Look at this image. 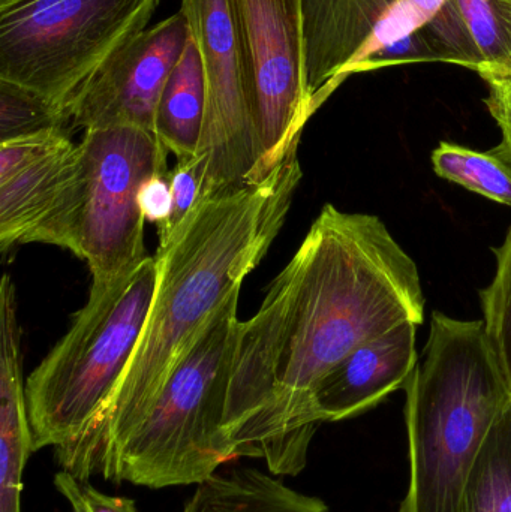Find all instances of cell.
Instances as JSON below:
<instances>
[{
    "label": "cell",
    "instance_id": "8992f818",
    "mask_svg": "<svg viewBox=\"0 0 511 512\" xmlns=\"http://www.w3.org/2000/svg\"><path fill=\"white\" fill-rule=\"evenodd\" d=\"M161 0H0V78L65 111Z\"/></svg>",
    "mask_w": 511,
    "mask_h": 512
},
{
    "label": "cell",
    "instance_id": "4316f807",
    "mask_svg": "<svg viewBox=\"0 0 511 512\" xmlns=\"http://www.w3.org/2000/svg\"><path fill=\"white\" fill-rule=\"evenodd\" d=\"M140 206L144 219L161 228L170 218L173 207L170 173L152 177L144 183L140 194Z\"/></svg>",
    "mask_w": 511,
    "mask_h": 512
},
{
    "label": "cell",
    "instance_id": "e0dca14e",
    "mask_svg": "<svg viewBox=\"0 0 511 512\" xmlns=\"http://www.w3.org/2000/svg\"><path fill=\"white\" fill-rule=\"evenodd\" d=\"M182 512H330L326 502L260 469L216 472L198 484Z\"/></svg>",
    "mask_w": 511,
    "mask_h": 512
},
{
    "label": "cell",
    "instance_id": "8fae6325",
    "mask_svg": "<svg viewBox=\"0 0 511 512\" xmlns=\"http://www.w3.org/2000/svg\"><path fill=\"white\" fill-rule=\"evenodd\" d=\"M306 92L320 108L381 48L419 30L405 0H302Z\"/></svg>",
    "mask_w": 511,
    "mask_h": 512
},
{
    "label": "cell",
    "instance_id": "3957f363",
    "mask_svg": "<svg viewBox=\"0 0 511 512\" xmlns=\"http://www.w3.org/2000/svg\"><path fill=\"white\" fill-rule=\"evenodd\" d=\"M423 352L405 385L410 483L398 512H459L511 388L483 319L432 313Z\"/></svg>",
    "mask_w": 511,
    "mask_h": 512
},
{
    "label": "cell",
    "instance_id": "7c38bea8",
    "mask_svg": "<svg viewBox=\"0 0 511 512\" xmlns=\"http://www.w3.org/2000/svg\"><path fill=\"white\" fill-rule=\"evenodd\" d=\"M81 189V150L66 143L0 182V251L44 243L71 249Z\"/></svg>",
    "mask_w": 511,
    "mask_h": 512
},
{
    "label": "cell",
    "instance_id": "2e32d148",
    "mask_svg": "<svg viewBox=\"0 0 511 512\" xmlns=\"http://www.w3.org/2000/svg\"><path fill=\"white\" fill-rule=\"evenodd\" d=\"M207 111L203 62L194 36L171 69L159 96L155 135L176 159L197 156Z\"/></svg>",
    "mask_w": 511,
    "mask_h": 512
},
{
    "label": "cell",
    "instance_id": "9c48e42d",
    "mask_svg": "<svg viewBox=\"0 0 511 512\" xmlns=\"http://www.w3.org/2000/svg\"><path fill=\"white\" fill-rule=\"evenodd\" d=\"M197 41L207 86V111L197 159L204 171L201 198L249 182L261 173V149L245 63L228 0H182Z\"/></svg>",
    "mask_w": 511,
    "mask_h": 512
},
{
    "label": "cell",
    "instance_id": "ac0fdd59",
    "mask_svg": "<svg viewBox=\"0 0 511 512\" xmlns=\"http://www.w3.org/2000/svg\"><path fill=\"white\" fill-rule=\"evenodd\" d=\"M459 512H511V399L468 475Z\"/></svg>",
    "mask_w": 511,
    "mask_h": 512
},
{
    "label": "cell",
    "instance_id": "7a4b0ae2",
    "mask_svg": "<svg viewBox=\"0 0 511 512\" xmlns=\"http://www.w3.org/2000/svg\"><path fill=\"white\" fill-rule=\"evenodd\" d=\"M299 147L261 182L200 198L159 246L149 319L116 390L86 435L60 450L63 471L89 481L143 420L162 385L210 319L242 289L287 219L302 179Z\"/></svg>",
    "mask_w": 511,
    "mask_h": 512
},
{
    "label": "cell",
    "instance_id": "6da1fadb",
    "mask_svg": "<svg viewBox=\"0 0 511 512\" xmlns=\"http://www.w3.org/2000/svg\"><path fill=\"white\" fill-rule=\"evenodd\" d=\"M416 262L380 218L326 204L260 310L240 324L222 433L276 477L305 469L318 382L357 346L425 319Z\"/></svg>",
    "mask_w": 511,
    "mask_h": 512
},
{
    "label": "cell",
    "instance_id": "9a60e30c",
    "mask_svg": "<svg viewBox=\"0 0 511 512\" xmlns=\"http://www.w3.org/2000/svg\"><path fill=\"white\" fill-rule=\"evenodd\" d=\"M422 30L440 62L511 71V0H449Z\"/></svg>",
    "mask_w": 511,
    "mask_h": 512
},
{
    "label": "cell",
    "instance_id": "83f0119b",
    "mask_svg": "<svg viewBox=\"0 0 511 512\" xmlns=\"http://www.w3.org/2000/svg\"><path fill=\"white\" fill-rule=\"evenodd\" d=\"M420 26L428 24L449 0H405Z\"/></svg>",
    "mask_w": 511,
    "mask_h": 512
},
{
    "label": "cell",
    "instance_id": "603a6c76",
    "mask_svg": "<svg viewBox=\"0 0 511 512\" xmlns=\"http://www.w3.org/2000/svg\"><path fill=\"white\" fill-rule=\"evenodd\" d=\"M65 128L47 129L36 134L12 138L0 143V182L11 179L24 168L36 164L69 143Z\"/></svg>",
    "mask_w": 511,
    "mask_h": 512
},
{
    "label": "cell",
    "instance_id": "484cf974",
    "mask_svg": "<svg viewBox=\"0 0 511 512\" xmlns=\"http://www.w3.org/2000/svg\"><path fill=\"white\" fill-rule=\"evenodd\" d=\"M489 87L486 99L489 113L500 126L503 141L511 153V71H486L480 74Z\"/></svg>",
    "mask_w": 511,
    "mask_h": 512
},
{
    "label": "cell",
    "instance_id": "ba28073f",
    "mask_svg": "<svg viewBox=\"0 0 511 512\" xmlns=\"http://www.w3.org/2000/svg\"><path fill=\"white\" fill-rule=\"evenodd\" d=\"M245 63L261 149L270 176L297 149L317 108L306 92L302 0H228Z\"/></svg>",
    "mask_w": 511,
    "mask_h": 512
},
{
    "label": "cell",
    "instance_id": "44dd1931",
    "mask_svg": "<svg viewBox=\"0 0 511 512\" xmlns=\"http://www.w3.org/2000/svg\"><path fill=\"white\" fill-rule=\"evenodd\" d=\"M494 279L480 291L486 331L511 388V228L500 248L494 249Z\"/></svg>",
    "mask_w": 511,
    "mask_h": 512
},
{
    "label": "cell",
    "instance_id": "ffe728a7",
    "mask_svg": "<svg viewBox=\"0 0 511 512\" xmlns=\"http://www.w3.org/2000/svg\"><path fill=\"white\" fill-rule=\"evenodd\" d=\"M65 111L27 87L0 78V143L47 129L65 128Z\"/></svg>",
    "mask_w": 511,
    "mask_h": 512
},
{
    "label": "cell",
    "instance_id": "52a82bcc",
    "mask_svg": "<svg viewBox=\"0 0 511 512\" xmlns=\"http://www.w3.org/2000/svg\"><path fill=\"white\" fill-rule=\"evenodd\" d=\"M81 189L71 252L95 282L125 276L147 258L140 194L168 174V150L153 132L135 126L89 129L80 144Z\"/></svg>",
    "mask_w": 511,
    "mask_h": 512
},
{
    "label": "cell",
    "instance_id": "d6986e66",
    "mask_svg": "<svg viewBox=\"0 0 511 512\" xmlns=\"http://www.w3.org/2000/svg\"><path fill=\"white\" fill-rule=\"evenodd\" d=\"M431 159L438 176L511 209V153L503 143L477 152L443 141Z\"/></svg>",
    "mask_w": 511,
    "mask_h": 512
},
{
    "label": "cell",
    "instance_id": "4fadbf2b",
    "mask_svg": "<svg viewBox=\"0 0 511 512\" xmlns=\"http://www.w3.org/2000/svg\"><path fill=\"white\" fill-rule=\"evenodd\" d=\"M414 322L357 346L315 387L311 411L315 423H336L365 414L405 388L419 355Z\"/></svg>",
    "mask_w": 511,
    "mask_h": 512
},
{
    "label": "cell",
    "instance_id": "277c9868",
    "mask_svg": "<svg viewBox=\"0 0 511 512\" xmlns=\"http://www.w3.org/2000/svg\"><path fill=\"white\" fill-rule=\"evenodd\" d=\"M240 291L210 319L143 420L99 469L105 481L158 490L201 484L236 459L222 433L240 324Z\"/></svg>",
    "mask_w": 511,
    "mask_h": 512
},
{
    "label": "cell",
    "instance_id": "5bb4252c",
    "mask_svg": "<svg viewBox=\"0 0 511 512\" xmlns=\"http://www.w3.org/2000/svg\"><path fill=\"white\" fill-rule=\"evenodd\" d=\"M30 454L33 439L15 288L5 274L0 286V512H21L23 472Z\"/></svg>",
    "mask_w": 511,
    "mask_h": 512
},
{
    "label": "cell",
    "instance_id": "d4e9b609",
    "mask_svg": "<svg viewBox=\"0 0 511 512\" xmlns=\"http://www.w3.org/2000/svg\"><path fill=\"white\" fill-rule=\"evenodd\" d=\"M440 62L437 51L423 33L422 27L411 35L381 48L366 62L363 72L378 71L404 63Z\"/></svg>",
    "mask_w": 511,
    "mask_h": 512
},
{
    "label": "cell",
    "instance_id": "5b68a950",
    "mask_svg": "<svg viewBox=\"0 0 511 512\" xmlns=\"http://www.w3.org/2000/svg\"><path fill=\"white\" fill-rule=\"evenodd\" d=\"M156 256L125 276L95 282L68 333L26 381L33 453L80 441L131 363L158 285Z\"/></svg>",
    "mask_w": 511,
    "mask_h": 512
},
{
    "label": "cell",
    "instance_id": "cb8c5ba5",
    "mask_svg": "<svg viewBox=\"0 0 511 512\" xmlns=\"http://www.w3.org/2000/svg\"><path fill=\"white\" fill-rule=\"evenodd\" d=\"M54 487L71 505L72 512H138L137 504L123 496H110L96 490L87 480L63 471L54 474Z\"/></svg>",
    "mask_w": 511,
    "mask_h": 512
},
{
    "label": "cell",
    "instance_id": "30bf717a",
    "mask_svg": "<svg viewBox=\"0 0 511 512\" xmlns=\"http://www.w3.org/2000/svg\"><path fill=\"white\" fill-rule=\"evenodd\" d=\"M189 35L180 9L135 36L77 93L68 123L84 131L135 126L155 134L159 96Z\"/></svg>",
    "mask_w": 511,
    "mask_h": 512
},
{
    "label": "cell",
    "instance_id": "7402d4cb",
    "mask_svg": "<svg viewBox=\"0 0 511 512\" xmlns=\"http://www.w3.org/2000/svg\"><path fill=\"white\" fill-rule=\"evenodd\" d=\"M203 182L204 171L197 156L177 159L176 165L170 171L173 207H171L168 221L158 228L159 246L165 245L173 237L192 209L197 206L203 191Z\"/></svg>",
    "mask_w": 511,
    "mask_h": 512
}]
</instances>
